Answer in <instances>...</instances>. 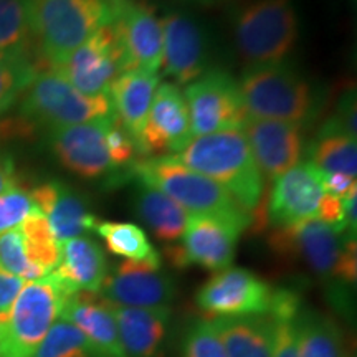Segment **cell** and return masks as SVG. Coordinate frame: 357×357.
Here are the masks:
<instances>
[{"label": "cell", "mask_w": 357, "mask_h": 357, "mask_svg": "<svg viewBox=\"0 0 357 357\" xmlns=\"http://www.w3.org/2000/svg\"><path fill=\"white\" fill-rule=\"evenodd\" d=\"M184 98L192 137L242 129L248 119L238 83L223 70H211L189 83Z\"/></svg>", "instance_id": "cell-9"}, {"label": "cell", "mask_w": 357, "mask_h": 357, "mask_svg": "<svg viewBox=\"0 0 357 357\" xmlns=\"http://www.w3.org/2000/svg\"><path fill=\"white\" fill-rule=\"evenodd\" d=\"M242 129L263 182H273L300 162L303 153L301 124L248 118Z\"/></svg>", "instance_id": "cell-19"}, {"label": "cell", "mask_w": 357, "mask_h": 357, "mask_svg": "<svg viewBox=\"0 0 357 357\" xmlns=\"http://www.w3.org/2000/svg\"><path fill=\"white\" fill-rule=\"evenodd\" d=\"M106 301V300H105ZM126 357H160L171 321L169 306L129 307L111 305Z\"/></svg>", "instance_id": "cell-21"}, {"label": "cell", "mask_w": 357, "mask_h": 357, "mask_svg": "<svg viewBox=\"0 0 357 357\" xmlns=\"http://www.w3.org/2000/svg\"><path fill=\"white\" fill-rule=\"evenodd\" d=\"M296 316L294 318H273L276 324L273 357H298L296 329H294Z\"/></svg>", "instance_id": "cell-39"}, {"label": "cell", "mask_w": 357, "mask_h": 357, "mask_svg": "<svg viewBox=\"0 0 357 357\" xmlns=\"http://www.w3.org/2000/svg\"><path fill=\"white\" fill-rule=\"evenodd\" d=\"M318 220L324 222L326 225L333 227L337 231H347L346 227V215H344V204H342L341 197L336 195L324 194L323 200L319 204L318 211ZM349 234V231H347Z\"/></svg>", "instance_id": "cell-40"}, {"label": "cell", "mask_w": 357, "mask_h": 357, "mask_svg": "<svg viewBox=\"0 0 357 357\" xmlns=\"http://www.w3.org/2000/svg\"><path fill=\"white\" fill-rule=\"evenodd\" d=\"M162 158L215 181L250 213L260 204L265 182L243 129L194 137L181 153Z\"/></svg>", "instance_id": "cell-1"}, {"label": "cell", "mask_w": 357, "mask_h": 357, "mask_svg": "<svg viewBox=\"0 0 357 357\" xmlns=\"http://www.w3.org/2000/svg\"><path fill=\"white\" fill-rule=\"evenodd\" d=\"M35 207L47 217L58 243L83 236L95 230L98 218L88 211L86 202L63 182L50 181L30 192Z\"/></svg>", "instance_id": "cell-20"}, {"label": "cell", "mask_w": 357, "mask_h": 357, "mask_svg": "<svg viewBox=\"0 0 357 357\" xmlns=\"http://www.w3.org/2000/svg\"><path fill=\"white\" fill-rule=\"evenodd\" d=\"M160 266L162 261H123L114 273L106 276L98 294L118 306H169L176 296V283Z\"/></svg>", "instance_id": "cell-15"}, {"label": "cell", "mask_w": 357, "mask_h": 357, "mask_svg": "<svg viewBox=\"0 0 357 357\" xmlns=\"http://www.w3.org/2000/svg\"><path fill=\"white\" fill-rule=\"evenodd\" d=\"M275 289L245 268L217 271L197 293L200 310L213 318L270 314Z\"/></svg>", "instance_id": "cell-12"}, {"label": "cell", "mask_w": 357, "mask_h": 357, "mask_svg": "<svg viewBox=\"0 0 357 357\" xmlns=\"http://www.w3.org/2000/svg\"><path fill=\"white\" fill-rule=\"evenodd\" d=\"M19 229L30 265L42 276L52 273L60 261V243L53 235L50 223L38 208L30 213Z\"/></svg>", "instance_id": "cell-28"}, {"label": "cell", "mask_w": 357, "mask_h": 357, "mask_svg": "<svg viewBox=\"0 0 357 357\" xmlns=\"http://www.w3.org/2000/svg\"><path fill=\"white\" fill-rule=\"evenodd\" d=\"M298 357H344L337 326L316 312H298L294 319Z\"/></svg>", "instance_id": "cell-27"}, {"label": "cell", "mask_w": 357, "mask_h": 357, "mask_svg": "<svg viewBox=\"0 0 357 357\" xmlns=\"http://www.w3.org/2000/svg\"><path fill=\"white\" fill-rule=\"evenodd\" d=\"M270 243L283 257L305 263L321 278L356 281V236L334 230L318 218L278 227Z\"/></svg>", "instance_id": "cell-4"}, {"label": "cell", "mask_w": 357, "mask_h": 357, "mask_svg": "<svg viewBox=\"0 0 357 357\" xmlns=\"http://www.w3.org/2000/svg\"><path fill=\"white\" fill-rule=\"evenodd\" d=\"M238 88L248 118L301 124L314 102L310 83L284 60L248 65Z\"/></svg>", "instance_id": "cell-6"}, {"label": "cell", "mask_w": 357, "mask_h": 357, "mask_svg": "<svg viewBox=\"0 0 357 357\" xmlns=\"http://www.w3.org/2000/svg\"><path fill=\"white\" fill-rule=\"evenodd\" d=\"M195 2H200V3H217V2H223V0H195Z\"/></svg>", "instance_id": "cell-44"}, {"label": "cell", "mask_w": 357, "mask_h": 357, "mask_svg": "<svg viewBox=\"0 0 357 357\" xmlns=\"http://www.w3.org/2000/svg\"><path fill=\"white\" fill-rule=\"evenodd\" d=\"M247 223L215 215L190 213L182 243L167 248V255L176 266L199 265L212 271L230 268L235 248Z\"/></svg>", "instance_id": "cell-11"}, {"label": "cell", "mask_w": 357, "mask_h": 357, "mask_svg": "<svg viewBox=\"0 0 357 357\" xmlns=\"http://www.w3.org/2000/svg\"><path fill=\"white\" fill-rule=\"evenodd\" d=\"M139 184L158 189L189 213L230 218L250 225L252 213L245 211L220 184L202 174L164 158H153L134 164Z\"/></svg>", "instance_id": "cell-5"}, {"label": "cell", "mask_w": 357, "mask_h": 357, "mask_svg": "<svg viewBox=\"0 0 357 357\" xmlns=\"http://www.w3.org/2000/svg\"><path fill=\"white\" fill-rule=\"evenodd\" d=\"M291 0H252L235 19V43L248 65L283 61L298 40Z\"/></svg>", "instance_id": "cell-7"}, {"label": "cell", "mask_w": 357, "mask_h": 357, "mask_svg": "<svg viewBox=\"0 0 357 357\" xmlns=\"http://www.w3.org/2000/svg\"><path fill=\"white\" fill-rule=\"evenodd\" d=\"M95 231L105 240L106 247L113 255L131 261H162L149 236L136 223L98 220Z\"/></svg>", "instance_id": "cell-29"}, {"label": "cell", "mask_w": 357, "mask_h": 357, "mask_svg": "<svg viewBox=\"0 0 357 357\" xmlns=\"http://www.w3.org/2000/svg\"><path fill=\"white\" fill-rule=\"evenodd\" d=\"M33 357H101L89 339L70 321L58 318Z\"/></svg>", "instance_id": "cell-32"}, {"label": "cell", "mask_w": 357, "mask_h": 357, "mask_svg": "<svg viewBox=\"0 0 357 357\" xmlns=\"http://www.w3.org/2000/svg\"><path fill=\"white\" fill-rule=\"evenodd\" d=\"M106 2H108V0H106Z\"/></svg>", "instance_id": "cell-45"}, {"label": "cell", "mask_w": 357, "mask_h": 357, "mask_svg": "<svg viewBox=\"0 0 357 357\" xmlns=\"http://www.w3.org/2000/svg\"><path fill=\"white\" fill-rule=\"evenodd\" d=\"M184 357H227L212 321H199L192 326L184 341Z\"/></svg>", "instance_id": "cell-35"}, {"label": "cell", "mask_w": 357, "mask_h": 357, "mask_svg": "<svg viewBox=\"0 0 357 357\" xmlns=\"http://www.w3.org/2000/svg\"><path fill=\"white\" fill-rule=\"evenodd\" d=\"M324 194L323 172L314 162L294 164L273 181L268 200V220L275 227H287L316 218Z\"/></svg>", "instance_id": "cell-16"}, {"label": "cell", "mask_w": 357, "mask_h": 357, "mask_svg": "<svg viewBox=\"0 0 357 357\" xmlns=\"http://www.w3.org/2000/svg\"><path fill=\"white\" fill-rule=\"evenodd\" d=\"M108 22L106 0H33L32 37L50 68Z\"/></svg>", "instance_id": "cell-3"}, {"label": "cell", "mask_w": 357, "mask_h": 357, "mask_svg": "<svg viewBox=\"0 0 357 357\" xmlns=\"http://www.w3.org/2000/svg\"><path fill=\"white\" fill-rule=\"evenodd\" d=\"M37 73L26 45L0 52V114L24 95Z\"/></svg>", "instance_id": "cell-30"}, {"label": "cell", "mask_w": 357, "mask_h": 357, "mask_svg": "<svg viewBox=\"0 0 357 357\" xmlns=\"http://www.w3.org/2000/svg\"><path fill=\"white\" fill-rule=\"evenodd\" d=\"M227 357H273L275 319L271 314L213 318Z\"/></svg>", "instance_id": "cell-25"}, {"label": "cell", "mask_w": 357, "mask_h": 357, "mask_svg": "<svg viewBox=\"0 0 357 357\" xmlns=\"http://www.w3.org/2000/svg\"><path fill=\"white\" fill-rule=\"evenodd\" d=\"M312 162L321 172H337L356 177L357 174V139L344 134L319 136L312 147Z\"/></svg>", "instance_id": "cell-31"}, {"label": "cell", "mask_w": 357, "mask_h": 357, "mask_svg": "<svg viewBox=\"0 0 357 357\" xmlns=\"http://www.w3.org/2000/svg\"><path fill=\"white\" fill-rule=\"evenodd\" d=\"M35 208L32 195L19 187L0 194V234L19 227Z\"/></svg>", "instance_id": "cell-36"}, {"label": "cell", "mask_w": 357, "mask_h": 357, "mask_svg": "<svg viewBox=\"0 0 357 357\" xmlns=\"http://www.w3.org/2000/svg\"><path fill=\"white\" fill-rule=\"evenodd\" d=\"M106 147H108V154L114 169L124 167L132 162L134 155H136V142L129 136L126 129L114 119L111 118L106 129Z\"/></svg>", "instance_id": "cell-37"}, {"label": "cell", "mask_w": 357, "mask_h": 357, "mask_svg": "<svg viewBox=\"0 0 357 357\" xmlns=\"http://www.w3.org/2000/svg\"><path fill=\"white\" fill-rule=\"evenodd\" d=\"M75 293L55 271L25 281L0 324V357H33Z\"/></svg>", "instance_id": "cell-2"}, {"label": "cell", "mask_w": 357, "mask_h": 357, "mask_svg": "<svg viewBox=\"0 0 357 357\" xmlns=\"http://www.w3.org/2000/svg\"><path fill=\"white\" fill-rule=\"evenodd\" d=\"M323 187L326 194L336 195V197H346L351 192L357 190L356 177L344 176L337 172H326L323 174Z\"/></svg>", "instance_id": "cell-42"}, {"label": "cell", "mask_w": 357, "mask_h": 357, "mask_svg": "<svg viewBox=\"0 0 357 357\" xmlns=\"http://www.w3.org/2000/svg\"><path fill=\"white\" fill-rule=\"evenodd\" d=\"M192 139L184 91L176 83H159L137 142V151L162 158L181 153Z\"/></svg>", "instance_id": "cell-14"}, {"label": "cell", "mask_w": 357, "mask_h": 357, "mask_svg": "<svg viewBox=\"0 0 357 357\" xmlns=\"http://www.w3.org/2000/svg\"><path fill=\"white\" fill-rule=\"evenodd\" d=\"M137 217L149 227V230L164 242H174L184 234L190 213L176 200L153 187L142 185L134 197Z\"/></svg>", "instance_id": "cell-26"}, {"label": "cell", "mask_w": 357, "mask_h": 357, "mask_svg": "<svg viewBox=\"0 0 357 357\" xmlns=\"http://www.w3.org/2000/svg\"><path fill=\"white\" fill-rule=\"evenodd\" d=\"M111 118L113 114L98 121L50 129V144L58 160L84 178H98L114 171L106 147V129Z\"/></svg>", "instance_id": "cell-17"}, {"label": "cell", "mask_w": 357, "mask_h": 357, "mask_svg": "<svg viewBox=\"0 0 357 357\" xmlns=\"http://www.w3.org/2000/svg\"><path fill=\"white\" fill-rule=\"evenodd\" d=\"M60 318L77 326L101 357H126L113 312L100 294L83 291L71 294Z\"/></svg>", "instance_id": "cell-23"}, {"label": "cell", "mask_w": 357, "mask_h": 357, "mask_svg": "<svg viewBox=\"0 0 357 357\" xmlns=\"http://www.w3.org/2000/svg\"><path fill=\"white\" fill-rule=\"evenodd\" d=\"M33 0H0V52L22 47L32 37Z\"/></svg>", "instance_id": "cell-33"}, {"label": "cell", "mask_w": 357, "mask_h": 357, "mask_svg": "<svg viewBox=\"0 0 357 357\" xmlns=\"http://www.w3.org/2000/svg\"><path fill=\"white\" fill-rule=\"evenodd\" d=\"M109 22L128 70L158 73L162 63V20L142 0H108Z\"/></svg>", "instance_id": "cell-10"}, {"label": "cell", "mask_w": 357, "mask_h": 357, "mask_svg": "<svg viewBox=\"0 0 357 357\" xmlns=\"http://www.w3.org/2000/svg\"><path fill=\"white\" fill-rule=\"evenodd\" d=\"M356 114V93L354 89H352V91H347L346 95L341 98L336 114L324 124L319 136H326V134H344V136L357 139Z\"/></svg>", "instance_id": "cell-38"}, {"label": "cell", "mask_w": 357, "mask_h": 357, "mask_svg": "<svg viewBox=\"0 0 357 357\" xmlns=\"http://www.w3.org/2000/svg\"><path fill=\"white\" fill-rule=\"evenodd\" d=\"M20 113L29 123L50 129L109 118L108 96H84L60 71H38L22 95Z\"/></svg>", "instance_id": "cell-8"}, {"label": "cell", "mask_w": 357, "mask_h": 357, "mask_svg": "<svg viewBox=\"0 0 357 357\" xmlns=\"http://www.w3.org/2000/svg\"><path fill=\"white\" fill-rule=\"evenodd\" d=\"M17 187V176L13 160L6 154H0V194L3 192L15 189Z\"/></svg>", "instance_id": "cell-43"}, {"label": "cell", "mask_w": 357, "mask_h": 357, "mask_svg": "<svg viewBox=\"0 0 357 357\" xmlns=\"http://www.w3.org/2000/svg\"><path fill=\"white\" fill-rule=\"evenodd\" d=\"M160 83L158 73L142 70L123 71L111 83L108 100L114 119L126 129L134 142H139L154 93Z\"/></svg>", "instance_id": "cell-22"}, {"label": "cell", "mask_w": 357, "mask_h": 357, "mask_svg": "<svg viewBox=\"0 0 357 357\" xmlns=\"http://www.w3.org/2000/svg\"><path fill=\"white\" fill-rule=\"evenodd\" d=\"M0 266L8 273L19 276L24 281L43 278L26 258L24 238L19 227L0 234Z\"/></svg>", "instance_id": "cell-34"}, {"label": "cell", "mask_w": 357, "mask_h": 357, "mask_svg": "<svg viewBox=\"0 0 357 357\" xmlns=\"http://www.w3.org/2000/svg\"><path fill=\"white\" fill-rule=\"evenodd\" d=\"M24 284V280L8 273L7 270L0 266V324L7 318L8 311H10L13 301L17 300Z\"/></svg>", "instance_id": "cell-41"}, {"label": "cell", "mask_w": 357, "mask_h": 357, "mask_svg": "<svg viewBox=\"0 0 357 357\" xmlns=\"http://www.w3.org/2000/svg\"><path fill=\"white\" fill-rule=\"evenodd\" d=\"M162 73L177 84H189L207 68V40L200 24L184 12L162 19Z\"/></svg>", "instance_id": "cell-18"}, {"label": "cell", "mask_w": 357, "mask_h": 357, "mask_svg": "<svg viewBox=\"0 0 357 357\" xmlns=\"http://www.w3.org/2000/svg\"><path fill=\"white\" fill-rule=\"evenodd\" d=\"M53 70L84 96H108L111 83L126 71V65L114 32L106 24Z\"/></svg>", "instance_id": "cell-13"}, {"label": "cell", "mask_w": 357, "mask_h": 357, "mask_svg": "<svg viewBox=\"0 0 357 357\" xmlns=\"http://www.w3.org/2000/svg\"><path fill=\"white\" fill-rule=\"evenodd\" d=\"M55 273L73 291L100 293L109 275L108 260L100 245L89 236H77L60 243V261Z\"/></svg>", "instance_id": "cell-24"}]
</instances>
